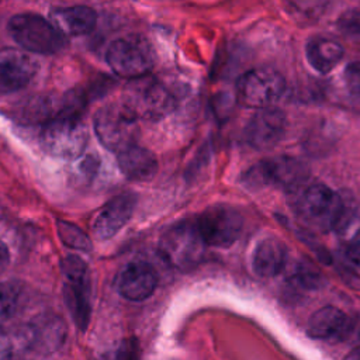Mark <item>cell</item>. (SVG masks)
<instances>
[{
    "label": "cell",
    "mask_w": 360,
    "mask_h": 360,
    "mask_svg": "<svg viewBox=\"0 0 360 360\" xmlns=\"http://www.w3.org/2000/svg\"><path fill=\"white\" fill-rule=\"evenodd\" d=\"M205 242L195 222L183 221L167 228L159 240L162 259L177 270H190L204 257Z\"/></svg>",
    "instance_id": "cell-1"
},
{
    "label": "cell",
    "mask_w": 360,
    "mask_h": 360,
    "mask_svg": "<svg viewBox=\"0 0 360 360\" xmlns=\"http://www.w3.org/2000/svg\"><path fill=\"white\" fill-rule=\"evenodd\" d=\"M93 127L98 141L111 152L120 153L136 143L138 118L122 101L100 107L93 117Z\"/></svg>",
    "instance_id": "cell-2"
},
{
    "label": "cell",
    "mask_w": 360,
    "mask_h": 360,
    "mask_svg": "<svg viewBox=\"0 0 360 360\" xmlns=\"http://www.w3.org/2000/svg\"><path fill=\"white\" fill-rule=\"evenodd\" d=\"M298 215L311 226L321 231L336 228L343 218V201L340 195L325 184L314 183L297 191Z\"/></svg>",
    "instance_id": "cell-3"
},
{
    "label": "cell",
    "mask_w": 360,
    "mask_h": 360,
    "mask_svg": "<svg viewBox=\"0 0 360 360\" xmlns=\"http://www.w3.org/2000/svg\"><path fill=\"white\" fill-rule=\"evenodd\" d=\"M39 141L48 155L59 159H76L87 146L89 132L80 117L58 115L44 124Z\"/></svg>",
    "instance_id": "cell-4"
},
{
    "label": "cell",
    "mask_w": 360,
    "mask_h": 360,
    "mask_svg": "<svg viewBox=\"0 0 360 360\" xmlns=\"http://www.w3.org/2000/svg\"><path fill=\"white\" fill-rule=\"evenodd\" d=\"M8 32L22 49L32 53H55L65 45V35L51 21L34 13L13 15Z\"/></svg>",
    "instance_id": "cell-5"
},
{
    "label": "cell",
    "mask_w": 360,
    "mask_h": 360,
    "mask_svg": "<svg viewBox=\"0 0 360 360\" xmlns=\"http://www.w3.org/2000/svg\"><path fill=\"white\" fill-rule=\"evenodd\" d=\"M105 59L117 76L135 80L150 72L155 63V53L145 38L128 35L110 44Z\"/></svg>",
    "instance_id": "cell-6"
},
{
    "label": "cell",
    "mask_w": 360,
    "mask_h": 360,
    "mask_svg": "<svg viewBox=\"0 0 360 360\" xmlns=\"http://www.w3.org/2000/svg\"><path fill=\"white\" fill-rule=\"evenodd\" d=\"M243 179L249 187L276 186L288 191H298L305 186L308 170L300 160L281 156L252 166Z\"/></svg>",
    "instance_id": "cell-7"
},
{
    "label": "cell",
    "mask_w": 360,
    "mask_h": 360,
    "mask_svg": "<svg viewBox=\"0 0 360 360\" xmlns=\"http://www.w3.org/2000/svg\"><path fill=\"white\" fill-rule=\"evenodd\" d=\"M122 103L136 118L156 120L173 110L174 97L162 83L143 76L128 84Z\"/></svg>",
    "instance_id": "cell-8"
},
{
    "label": "cell",
    "mask_w": 360,
    "mask_h": 360,
    "mask_svg": "<svg viewBox=\"0 0 360 360\" xmlns=\"http://www.w3.org/2000/svg\"><path fill=\"white\" fill-rule=\"evenodd\" d=\"M284 91V77L269 68L252 69L243 73L238 82V98L250 108H270Z\"/></svg>",
    "instance_id": "cell-9"
},
{
    "label": "cell",
    "mask_w": 360,
    "mask_h": 360,
    "mask_svg": "<svg viewBox=\"0 0 360 360\" xmlns=\"http://www.w3.org/2000/svg\"><path fill=\"white\" fill-rule=\"evenodd\" d=\"M207 246L228 248L240 235V214L225 204H217L204 210L194 221Z\"/></svg>",
    "instance_id": "cell-10"
},
{
    "label": "cell",
    "mask_w": 360,
    "mask_h": 360,
    "mask_svg": "<svg viewBox=\"0 0 360 360\" xmlns=\"http://www.w3.org/2000/svg\"><path fill=\"white\" fill-rule=\"evenodd\" d=\"M38 62L27 52L14 48L0 51V96L27 87L38 72Z\"/></svg>",
    "instance_id": "cell-11"
},
{
    "label": "cell",
    "mask_w": 360,
    "mask_h": 360,
    "mask_svg": "<svg viewBox=\"0 0 360 360\" xmlns=\"http://www.w3.org/2000/svg\"><path fill=\"white\" fill-rule=\"evenodd\" d=\"M287 120L281 110L274 107L259 110L245 128V138L252 148L270 149L285 134Z\"/></svg>",
    "instance_id": "cell-12"
},
{
    "label": "cell",
    "mask_w": 360,
    "mask_h": 360,
    "mask_svg": "<svg viewBox=\"0 0 360 360\" xmlns=\"http://www.w3.org/2000/svg\"><path fill=\"white\" fill-rule=\"evenodd\" d=\"M136 197L132 193H122L111 198L93 221V235L97 239L112 238L132 217Z\"/></svg>",
    "instance_id": "cell-13"
},
{
    "label": "cell",
    "mask_w": 360,
    "mask_h": 360,
    "mask_svg": "<svg viewBox=\"0 0 360 360\" xmlns=\"http://www.w3.org/2000/svg\"><path fill=\"white\" fill-rule=\"evenodd\" d=\"M158 273L146 262L128 263L117 277L118 292L129 301H142L158 287Z\"/></svg>",
    "instance_id": "cell-14"
},
{
    "label": "cell",
    "mask_w": 360,
    "mask_h": 360,
    "mask_svg": "<svg viewBox=\"0 0 360 360\" xmlns=\"http://www.w3.org/2000/svg\"><path fill=\"white\" fill-rule=\"evenodd\" d=\"M354 328L353 319L342 309L326 305L315 311L308 321V335L321 340H345Z\"/></svg>",
    "instance_id": "cell-15"
},
{
    "label": "cell",
    "mask_w": 360,
    "mask_h": 360,
    "mask_svg": "<svg viewBox=\"0 0 360 360\" xmlns=\"http://www.w3.org/2000/svg\"><path fill=\"white\" fill-rule=\"evenodd\" d=\"M22 336L30 349L49 353L60 347L66 338V328L59 318H44L30 323Z\"/></svg>",
    "instance_id": "cell-16"
},
{
    "label": "cell",
    "mask_w": 360,
    "mask_h": 360,
    "mask_svg": "<svg viewBox=\"0 0 360 360\" xmlns=\"http://www.w3.org/2000/svg\"><path fill=\"white\" fill-rule=\"evenodd\" d=\"M117 163L121 173L132 181H148L158 172L156 156L136 143L117 153Z\"/></svg>",
    "instance_id": "cell-17"
},
{
    "label": "cell",
    "mask_w": 360,
    "mask_h": 360,
    "mask_svg": "<svg viewBox=\"0 0 360 360\" xmlns=\"http://www.w3.org/2000/svg\"><path fill=\"white\" fill-rule=\"evenodd\" d=\"M51 20L60 34L77 37L86 35L94 30L97 14L87 6H69L51 11Z\"/></svg>",
    "instance_id": "cell-18"
},
{
    "label": "cell",
    "mask_w": 360,
    "mask_h": 360,
    "mask_svg": "<svg viewBox=\"0 0 360 360\" xmlns=\"http://www.w3.org/2000/svg\"><path fill=\"white\" fill-rule=\"evenodd\" d=\"M287 263V250L277 238H266L260 240L253 252V270L257 276L270 278L281 273Z\"/></svg>",
    "instance_id": "cell-19"
},
{
    "label": "cell",
    "mask_w": 360,
    "mask_h": 360,
    "mask_svg": "<svg viewBox=\"0 0 360 360\" xmlns=\"http://www.w3.org/2000/svg\"><path fill=\"white\" fill-rule=\"evenodd\" d=\"M60 114V97L32 96L21 100L11 111V117L24 124H46Z\"/></svg>",
    "instance_id": "cell-20"
},
{
    "label": "cell",
    "mask_w": 360,
    "mask_h": 360,
    "mask_svg": "<svg viewBox=\"0 0 360 360\" xmlns=\"http://www.w3.org/2000/svg\"><path fill=\"white\" fill-rule=\"evenodd\" d=\"M65 304L77 328L84 330L90 321V278L65 281L63 284Z\"/></svg>",
    "instance_id": "cell-21"
},
{
    "label": "cell",
    "mask_w": 360,
    "mask_h": 360,
    "mask_svg": "<svg viewBox=\"0 0 360 360\" xmlns=\"http://www.w3.org/2000/svg\"><path fill=\"white\" fill-rule=\"evenodd\" d=\"M343 48L328 37H314L307 44V59L319 73L330 72L342 59Z\"/></svg>",
    "instance_id": "cell-22"
},
{
    "label": "cell",
    "mask_w": 360,
    "mask_h": 360,
    "mask_svg": "<svg viewBox=\"0 0 360 360\" xmlns=\"http://www.w3.org/2000/svg\"><path fill=\"white\" fill-rule=\"evenodd\" d=\"M56 231H58V235H59L60 240L66 246H69L72 249L83 250V252H89L91 249V240H90L89 235L84 233L75 224L58 219L56 221Z\"/></svg>",
    "instance_id": "cell-23"
},
{
    "label": "cell",
    "mask_w": 360,
    "mask_h": 360,
    "mask_svg": "<svg viewBox=\"0 0 360 360\" xmlns=\"http://www.w3.org/2000/svg\"><path fill=\"white\" fill-rule=\"evenodd\" d=\"M21 287L17 283H0V325L11 319L20 305Z\"/></svg>",
    "instance_id": "cell-24"
},
{
    "label": "cell",
    "mask_w": 360,
    "mask_h": 360,
    "mask_svg": "<svg viewBox=\"0 0 360 360\" xmlns=\"http://www.w3.org/2000/svg\"><path fill=\"white\" fill-rule=\"evenodd\" d=\"M62 274L65 277V281H76V280H87L89 276V267L84 260H82L76 255H69L63 257L60 263Z\"/></svg>",
    "instance_id": "cell-25"
},
{
    "label": "cell",
    "mask_w": 360,
    "mask_h": 360,
    "mask_svg": "<svg viewBox=\"0 0 360 360\" xmlns=\"http://www.w3.org/2000/svg\"><path fill=\"white\" fill-rule=\"evenodd\" d=\"M338 27L347 35L360 37V6L343 11L338 18Z\"/></svg>",
    "instance_id": "cell-26"
},
{
    "label": "cell",
    "mask_w": 360,
    "mask_h": 360,
    "mask_svg": "<svg viewBox=\"0 0 360 360\" xmlns=\"http://www.w3.org/2000/svg\"><path fill=\"white\" fill-rule=\"evenodd\" d=\"M108 360H139L138 343L134 339H127L118 345L110 354Z\"/></svg>",
    "instance_id": "cell-27"
},
{
    "label": "cell",
    "mask_w": 360,
    "mask_h": 360,
    "mask_svg": "<svg viewBox=\"0 0 360 360\" xmlns=\"http://www.w3.org/2000/svg\"><path fill=\"white\" fill-rule=\"evenodd\" d=\"M345 77L349 89L356 93H360V60L347 65Z\"/></svg>",
    "instance_id": "cell-28"
},
{
    "label": "cell",
    "mask_w": 360,
    "mask_h": 360,
    "mask_svg": "<svg viewBox=\"0 0 360 360\" xmlns=\"http://www.w3.org/2000/svg\"><path fill=\"white\" fill-rule=\"evenodd\" d=\"M346 255L350 259V262L360 269V229H357V232L349 240L346 248Z\"/></svg>",
    "instance_id": "cell-29"
},
{
    "label": "cell",
    "mask_w": 360,
    "mask_h": 360,
    "mask_svg": "<svg viewBox=\"0 0 360 360\" xmlns=\"http://www.w3.org/2000/svg\"><path fill=\"white\" fill-rule=\"evenodd\" d=\"M13 359V343L7 333L0 329V360Z\"/></svg>",
    "instance_id": "cell-30"
},
{
    "label": "cell",
    "mask_w": 360,
    "mask_h": 360,
    "mask_svg": "<svg viewBox=\"0 0 360 360\" xmlns=\"http://www.w3.org/2000/svg\"><path fill=\"white\" fill-rule=\"evenodd\" d=\"M10 264V250L4 242L0 240V274L8 267Z\"/></svg>",
    "instance_id": "cell-31"
},
{
    "label": "cell",
    "mask_w": 360,
    "mask_h": 360,
    "mask_svg": "<svg viewBox=\"0 0 360 360\" xmlns=\"http://www.w3.org/2000/svg\"><path fill=\"white\" fill-rule=\"evenodd\" d=\"M345 360H360V346H357L352 352H349V354L346 356Z\"/></svg>",
    "instance_id": "cell-32"
}]
</instances>
